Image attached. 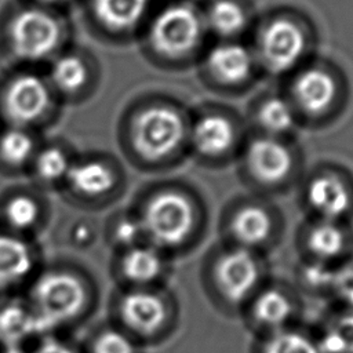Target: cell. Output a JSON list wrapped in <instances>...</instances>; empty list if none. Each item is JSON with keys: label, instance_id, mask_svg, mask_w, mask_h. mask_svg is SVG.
<instances>
[{"label": "cell", "instance_id": "6da1fadb", "mask_svg": "<svg viewBox=\"0 0 353 353\" xmlns=\"http://www.w3.org/2000/svg\"><path fill=\"white\" fill-rule=\"evenodd\" d=\"M134 212L145 241L171 258L194 248L207 225L203 200L182 183L165 182L145 189Z\"/></svg>", "mask_w": 353, "mask_h": 353}, {"label": "cell", "instance_id": "7a4b0ae2", "mask_svg": "<svg viewBox=\"0 0 353 353\" xmlns=\"http://www.w3.org/2000/svg\"><path fill=\"white\" fill-rule=\"evenodd\" d=\"M269 280L263 254L221 243L207 254L201 281L210 301L228 314H240Z\"/></svg>", "mask_w": 353, "mask_h": 353}, {"label": "cell", "instance_id": "3957f363", "mask_svg": "<svg viewBox=\"0 0 353 353\" xmlns=\"http://www.w3.org/2000/svg\"><path fill=\"white\" fill-rule=\"evenodd\" d=\"M25 301L36 317L40 334L47 335L88 314L95 291L91 280L79 269L50 266L32 277Z\"/></svg>", "mask_w": 353, "mask_h": 353}, {"label": "cell", "instance_id": "277c9868", "mask_svg": "<svg viewBox=\"0 0 353 353\" xmlns=\"http://www.w3.org/2000/svg\"><path fill=\"white\" fill-rule=\"evenodd\" d=\"M178 303L167 287L120 288L113 301L114 325L139 345L165 341L178 323Z\"/></svg>", "mask_w": 353, "mask_h": 353}, {"label": "cell", "instance_id": "5b68a950", "mask_svg": "<svg viewBox=\"0 0 353 353\" xmlns=\"http://www.w3.org/2000/svg\"><path fill=\"white\" fill-rule=\"evenodd\" d=\"M283 230L280 210L256 193L233 199L221 216L223 243L263 255L279 244Z\"/></svg>", "mask_w": 353, "mask_h": 353}, {"label": "cell", "instance_id": "8992f818", "mask_svg": "<svg viewBox=\"0 0 353 353\" xmlns=\"http://www.w3.org/2000/svg\"><path fill=\"white\" fill-rule=\"evenodd\" d=\"M188 138L181 114L156 105L137 113L130 125L128 145L132 156L146 167H161L174 160Z\"/></svg>", "mask_w": 353, "mask_h": 353}, {"label": "cell", "instance_id": "52a82bcc", "mask_svg": "<svg viewBox=\"0 0 353 353\" xmlns=\"http://www.w3.org/2000/svg\"><path fill=\"white\" fill-rule=\"evenodd\" d=\"M243 178L261 196L288 190L296 178V157L276 137H258L245 146L241 159Z\"/></svg>", "mask_w": 353, "mask_h": 353}, {"label": "cell", "instance_id": "ba28073f", "mask_svg": "<svg viewBox=\"0 0 353 353\" xmlns=\"http://www.w3.org/2000/svg\"><path fill=\"white\" fill-rule=\"evenodd\" d=\"M65 39L63 23L52 11L29 6L11 15L7 25V43L21 61L39 62L55 57Z\"/></svg>", "mask_w": 353, "mask_h": 353}, {"label": "cell", "instance_id": "9c48e42d", "mask_svg": "<svg viewBox=\"0 0 353 353\" xmlns=\"http://www.w3.org/2000/svg\"><path fill=\"white\" fill-rule=\"evenodd\" d=\"M301 203L307 218L350 223L353 218V179L336 168L310 174L301 188Z\"/></svg>", "mask_w": 353, "mask_h": 353}, {"label": "cell", "instance_id": "30bf717a", "mask_svg": "<svg viewBox=\"0 0 353 353\" xmlns=\"http://www.w3.org/2000/svg\"><path fill=\"white\" fill-rule=\"evenodd\" d=\"M299 313L301 301L296 290L269 279L248 301L240 316L256 338L296 325Z\"/></svg>", "mask_w": 353, "mask_h": 353}, {"label": "cell", "instance_id": "8fae6325", "mask_svg": "<svg viewBox=\"0 0 353 353\" xmlns=\"http://www.w3.org/2000/svg\"><path fill=\"white\" fill-rule=\"evenodd\" d=\"M0 105L10 125L30 128L50 114L54 105V91L47 77L33 72H22L7 81Z\"/></svg>", "mask_w": 353, "mask_h": 353}, {"label": "cell", "instance_id": "7c38bea8", "mask_svg": "<svg viewBox=\"0 0 353 353\" xmlns=\"http://www.w3.org/2000/svg\"><path fill=\"white\" fill-rule=\"evenodd\" d=\"M298 245L303 261L338 269L353 252L350 223L307 218L298 233Z\"/></svg>", "mask_w": 353, "mask_h": 353}, {"label": "cell", "instance_id": "4fadbf2b", "mask_svg": "<svg viewBox=\"0 0 353 353\" xmlns=\"http://www.w3.org/2000/svg\"><path fill=\"white\" fill-rule=\"evenodd\" d=\"M203 34V23L197 12L188 6H171L160 11L150 28L152 48L167 58H181L192 52Z\"/></svg>", "mask_w": 353, "mask_h": 353}, {"label": "cell", "instance_id": "5bb4252c", "mask_svg": "<svg viewBox=\"0 0 353 353\" xmlns=\"http://www.w3.org/2000/svg\"><path fill=\"white\" fill-rule=\"evenodd\" d=\"M123 175L117 165L103 157L73 160L63 181L66 192L77 201L101 204L121 192Z\"/></svg>", "mask_w": 353, "mask_h": 353}, {"label": "cell", "instance_id": "9a60e30c", "mask_svg": "<svg viewBox=\"0 0 353 353\" xmlns=\"http://www.w3.org/2000/svg\"><path fill=\"white\" fill-rule=\"evenodd\" d=\"M172 258L143 241L117 251L113 272L121 288L167 287Z\"/></svg>", "mask_w": 353, "mask_h": 353}, {"label": "cell", "instance_id": "2e32d148", "mask_svg": "<svg viewBox=\"0 0 353 353\" xmlns=\"http://www.w3.org/2000/svg\"><path fill=\"white\" fill-rule=\"evenodd\" d=\"M306 48L302 28L290 19L279 18L269 22L259 37L261 57L273 72H285L294 68Z\"/></svg>", "mask_w": 353, "mask_h": 353}, {"label": "cell", "instance_id": "e0dca14e", "mask_svg": "<svg viewBox=\"0 0 353 353\" xmlns=\"http://www.w3.org/2000/svg\"><path fill=\"white\" fill-rule=\"evenodd\" d=\"M37 263V251L28 237L0 228V294L29 283Z\"/></svg>", "mask_w": 353, "mask_h": 353}, {"label": "cell", "instance_id": "ac0fdd59", "mask_svg": "<svg viewBox=\"0 0 353 353\" xmlns=\"http://www.w3.org/2000/svg\"><path fill=\"white\" fill-rule=\"evenodd\" d=\"M188 137L197 156L211 161L225 159L236 145L234 125L221 114L201 117Z\"/></svg>", "mask_w": 353, "mask_h": 353}, {"label": "cell", "instance_id": "d6986e66", "mask_svg": "<svg viewBox=\"0 0 353 353\" xmlns=\"http://www.w3.org/2000/svg\"><path fill=\"white\" fill-rule=\"evenodd\" d=\"M34 335L41 334L25 299H7L0 303V346L3 350L23 349Z\"/></svg>", "mask_w": 353, "mask_h": 353}, {"label": "cell", "instance_id": "ffe728a7", "mask_svg": "<svg viewBox=\"0 0 353 353\" xmlns=\"http://www.w3.org/2000/svg\"><path fill=\"white\" fill-rule=\"evenodd\" d=\"M43 214V204L36 194L15 190L6 194L0 203V228L26 237L40 226Z\"/></svg>", "mask_w": 353, "mask_h": 353}, {"label": "cell", "instance_id": "44dd1931", "mask_svg": "<svg viewBox=\"0 0 353 353\" xmlns=\"http://www.w3.org/2000/svg\"><path fill=\"white\" fill-rule=\"evenodd\" d=\"M298 105L309 114H321L330 109L336 95V84L323 69L303 70L294 83Z\"/></svg>", "mask_w": 353, "mask_h": 353}, {"label": "cell", "instance_id": "7402d4cb", "mask_svg": "<svg viewBox=\"0 0 353 353\" xmlns=\"http://www.w3.org/2000/svg\"><path fill=\"white\" fill-rule=\"evenodd\" d=\"M91 69L85 58L77 52H63L52 58L47 80L54 92L76 95L88 85Z\"/></svg>", "mask_w": 353, "mask_h": 353}, {"label": "cell", "instance_id": "603a6c76", "mask_svg": "<svg viewBox=\"0 0 353 353\" xmlns=\"http://www.w3.org/2000/svg\"><path fill=\"white\" fill-rule=\"evenodd\" d=\"M149 0H91L90 8L95 22L114 33L132 29L145 15Z\"/></svg>", "mask_w": 353, "mask_h": 353}, {"label": "cell", "instance_id": "cb8c5ba5", "mask_svg": "<svg viewBox=\"0 0 353 353\" xmlns=\"http://www.w3.org/2000/svg\"><path fill=\"white\" fill-rule=\"evenodd\" d=\"M208 69L219 81L237 84L245 80L252 70V57L240 44L225 43L214 47L208 54Z\"/></svg>", "mask_w": 353, "mask_h": 353}, {"label": "cell", "instance_id": "d4e9b609", "mask_svg": "<svg viewBox=\"0 0 353 353\" xmlns=\"http://www.w3.org/2000/svg\"><path fill=\"white\" fill-rule=\"evenodd\" d=\"M37 149V141L29 128L8 125L0 132V167L8 171L29 168Z\"/></svg>", "mask_w": 353, "mask_h": 353}, {"label": "cell", "instance_id": "484cf974", "mask_svg": "<svg viewBox=\"0 0 353 353\" xmlns=\"http://www.w3.org/2000/svg\"><path fill=\"white\" fill-rule=\"evenodd\" d=\"M252 353H323L317 336L292 325L255 338Z\"/></svg>", "mask_w": 353, "mask_h": 353}, {"label": "cell", "instance_id": "4316f807", "mask_svg": "<svg viewBox=\"0 0 353 353\" xmlns=\"http://www.w3.org/2000/svg\"><path fill=\"white\" fill-rule=\"evenodd\" d=\"M72 163L73 159L63 146L50 143L37 149L29 170L39 183L57 186L63 183Z\"/></svg>", "mask_w": 353, "mask_h": 353}, {"label": "cell", "instance_id": "83f0119b", "mask_svg": "<svg viewBox=\"0 0 353 353\" xmlns=\"http://www.w3.org/2000/svg\"><path fill=\"white\" fill-rule=\"evenodd\" d=\"M208 23L218 34L234 36L245 28L247 15L236 1L218 0L210 8Z\"/></svg>", "mask_w": 353, "mask_h": 353}, {"label": "cell", "instance_id": "f1b7e54d", "mask_svg": "<svg viewBox=\"0 0 353 353\" xmlns=\"http://www.w3.org/2000/svg\"><path fill=\"white\" fill-rule=\"evenodd\" d=\"M259 123L266 135L276 137L288 132L295 120L291 106L281 98H269L265 101L258 113Z\"/></svg>", "mask_w": 353, "mask_h": 353}, {"label": "cell", "instance_id": "f546056e", "mask_svg": "<svg viewBox=\"0 0 353 353\" xmlns=\"http://www.w3.org/2000/svg\"><path fill=\"white\" fill-rule=\"evenodd\" d=\"M141 345L117 325L97 331L88 345V353H139Z\"/></svg>", "mask_w": 353, "mask_h": 353}, {"label": "cell", "instance_id": "4dcf8cb0", "mask_svg": "<svg viewBox=\"0 0 353 353\" xmlns=\"http://www.w3.org/2000/svg\"><path fill=\"white\" fill-rule=\"evenodd\" d=\"M108 236L116 251L145 241L141 223L134 210L128 212H120L116 216H113V219L109 223Z\"/></svg>", "mask_w": 353, "mask_h": 353}, {"label": "cell", "instance_id": "1f68e13d", "mask_svg": "<svg viewBox=\"0 0 353 353\" xmlns=\"http://www.w3.org/2000/svg\"><path fill=\"white\" fill-rule=\"evenodd\" d=\"M26 353H77L74 347L52 335H44L39 343H36L32 349L26 350Z\"/></svg>", "mask_w": 353, "mask_h": 353}, {"label": "cell", "instance_id": "d6a6232c", "mask_svg": "<svg viewBox=\"0 0 353 353\" xmlns=\"http://www.w3.org/2000/svg\"><path fill=\"white\" fill-rule=\"evenodd\" d=\"M74 240L76 243H88L94 234H92V230L90 229L88 225H81L79 226L76 230H74Z\"/></svg>", "mask_w": 353, "mask_h": 353}, {"label": "cell", "instance_id": "836d02e7", "mask_svg": "<svg viewBox=\"0 0 353 353\" xmlns=\"http://www.w3.org/2000/svg\"><path fill=\"white\" fill-rule=\"evenodd\" d=\"M44 6H55V4H63V3H68L69 0H36Z\"/></svg>", "mask_w": 353, "mask_h": 353}]
</instances>
